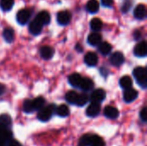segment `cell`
Wrapping results in <instances>:
<instances>
[{
  "label": "cell",
  "instance_id": "6da1fadb",
  "mask_svg": "<svg viewBox=\"0 0 147 146\" xmlns=\"http://www.w3.org/2000/svg\"><path fill=\"white\" fill-rule=\"evenodd\" d=\"M137 83L139 85L144 89H146L147 86V73L146 68L144 67H137L134 70L133 72Z\"/></svg>",
  "mask_w": 147,
  "mask_h": 146
},
{
  "label": "cell",
  "instance_id": "7a4b0ae2",
  "mask_svg": "<svg viewBox=\"0 0 147 146\" xmlns=\"http://www.w3.org/2000/svg\"><path fill=\"white\" fill-rule=\"evenodd\" d=\"M31 11L28 9H20L18 11V13L16 14V20L18 22V23H20L21 25H24L26 24L28 20L31 17Z\"/></svg>",
  "mask_w": 147,
  "mask_h": 146
},
{
  "label": "cell",
  "instance_id": "3957f363",
  "mask_svg": "<svg viewBox=\"0 0 147 146\" xmlns=\"http://www.w3.org/2000/svg\"><path fill=\"white\" fill-rule=\"evenodd\" d=\"M53 106H48L46 108H42L38 113V119L41 121H47L50 120L53 114Z\"/></svg>",
  "mask_w": 147,
  "mask_h": 146
},
{
  "label": "cell",
  "instance_id": "277c9868",
  "mask_svg": "<svg viewBox=\"0 0 147 146\" xmlns=\"http://www.w3.org/2000/svg\"><path fill=\"white\" fill-rule=\"evenodd\" d=\"M71 15L70 12H68L67 10H62L57 14V22L59 24L62 26L69 24L71 22Z\"/></svg>",
  "mask_w": 147,
  "mask_h": 146
},
{
  "label": "cell",
  "instance_id": "5b68a950",
  "mask_svg": "<svg viewBox=\"0 0 147 146\" xmlns=\"http://www.w3.org/2000/svg\"><path fill=\"white\" fill-rule=\"evenodd\" d=\"M105 97H106V93L102 89H97L94 90L90 96L92 102H96V103L102 102L105 99Z\"/></svg>",
  "mask_w": 147,
  "mask_h": 146
},
{
  "label": "cell",
  "instance_id": "8992f818",
  "mask_svg": "<svg viewBox=\"0 0 147 146\" xmlns=\"http://www.w3.org/2000/svg\"><path fill=\"white\" fill-rule=\"evenodd\" d=\"M124 60H125L124 55L121 52H114L110 56V59H109L110 63L113 65H115V66H120V65H121L123 64Z\"/></svg>",
  "mask_w": 147,
  "mask_h": 146
},
{
  "label": "cell",
  "instance_id": "52a82bcc",
  "mask_svg": "<svg viewBox=\"0 0 147 146\" xmlns=\"http://www.w3.org/2000/svg\"><path fill=\"white\" fill-rule=\"evenodd\" d=\"M134 52L135 56L137 57H146L147 54V46L146 42L145 40L138 43L136 46L134 47Z\"/></svg>",
  "mask_w": 147,
  "mask_h": 146
},
{
  "label": "cell",
  "instance_id": "ba28073f",
  "mask_svg": "<svg viewBox=\"0 0 147 146\" xmlns=\"http://www.w3.org/2000/svg\"><path fill=\"white\" fill-rule=\"evenodd\" d=\"M138 97V92L130 88V89H125L124 90V93H123V99L127 103H130L136 100V98Z\"/></svg>",
  "mask_w": 147,
  "mask_h": 146
},
{
  "label": "cell",
  "instance_id": "9c48e42d",
  "mask_svg": "<svg viewBox=\"0 0 147 146\" xmlns=\"http://www.w3.org/2000/svg\"><path fill=\"white\" fill-rule=\"evenodd\" d=\"M101 111V106L99 103H96V102H91V104H90V106L87 108L86 110V114L89 117H96L100 114Z\"/></svg>",
  "mask_w": 147,
  "mask_h": 146
},
{
  "label": "cell",
  "instance_id": "30bf717a",
  "mask_svg": "<svg viewBox=\"0 0 147 146\" xmlns=\"http://www.w3.org/2000/svg\"><path fill=\"white\" fill-rule=\"evenodd\" d=\"M35 20L40 22L42 26L44 25H47L50 23L51 22V16L50 14L47 11H40V13H38V15L35 17Z\"/></svg>",
  "mask_w": 147,
  "mask_h": 146
},
{
  "label": "cell",
  "instance_id": "8fae6325",
  "mask_svg": "<svg viewBox=\"0 0 147 146\" xmlns=\"http://www.w3.org/2000/svg\"><path fill=\"white\" fill-rule=\"evenodd\" d=\"M134 15L135 18H137L139 20H143L146 16V7L142 3L137 5L136 8L134 9Z\"/></svg>",
  "mask_w": 147,
  "mask_h": 146
},
{
  "label": "cell",
  "instance_id": "7c38bea8",
  "mask_svg": "<svg viewBox=\"0 0 147 146\" xmlns=\"http://www.w3.org/2000/svg\"><path fill=\"white\" fill-rule=\"evenodd\" d=\"M40 53L42 59H50L53 58L54 54V50L53 47L49 46H44L40 49Z\"/></svg>",
  "mask_w": 147,
  "mask_h": 146
},
{
  "label": "cell",
  "instance_id": "4fadbf2b",
  "mask_svg": "<svg viewBox=\"0 0 147 146\" xmlns=\"http://www.w3.org/2000/svg\"><path fill=\"white\" fill-rule=\"evenodd\" d=\"M42 27H43V26L34 19V20H33V21L30 22L29 27H28V29H29V32H30L32 34H34V35H38V34H40L41 33V31H42Z\"/></svg>",
  "mask_w": 147,
  "mask_h": 146
},
{
  "label": "cell",
  "instance_id": "5bb4252c",
  "mask_svg": "<svg viewBox=\"0 0 147 146\" xmlns=\"http://www.w3.org/2000/svg\"><path fill=\"white\" fill-rule=\"evenodd\" d=\"M104 115L109 119H116L119 116V110L113 106H108L104 108Z\"/></svg>",
  "mask_w": 147,
  "mask_h": 146
},
{
  "label": "cell",
  "instance_id": "9a60e30c",
  "mask_svg": "<svg viewBox=\"0 0 147 146\" xmlns=\"http://www.w3.org/2000/svg\"><path fill=\"white\" fill-rule=\"evenodd\" d=\"M84 62L90 66H95L98 62V57L95 52H90L84 57Z\"/></svg>",
  "mask_w": 147,
  "mask_h": 146
},
{
  "label": "cell",
  "instance_id": "2e32d148",
  "mask_svg": "<svg viewBox=\"0 0 147 146\" xmlns=\"http://www.w3.org/2000/svg\"><path fill=\"white\" fill-rule=\"evenodd\" d=\"M101 40H102V35L97 32L91 33L88 36V42L91 46H98L101 43Z\"/></svg>",
  "mask_w": 147,
  "mask_h": 146
},
{
  "label": "cell",
  "instance_id": "e0dca14e",
  "mask_svg": "<svg viewBox=\"0 0 147 146\" xmlns=\"http://www.w3.org/2000/svg\"><path fill=\"white\" fill-rule=\"evenodd\" d=\"M82 77L80 74L78 73H73L71 75L69 76L68 77V81H69V83L73 86V87H79L80 86V83L82 82Z\"/></svg>",
  "mask_w": 147,
  "mask_h": 146
},
{
  "label": "cell",
  "instance_id": "ac0fdd59",
  "mask_svg": "<svg viewBox=\"0 0 147 146\" xmlns=\"http://www.w3.org/2000/svg\"><path fill=\"white\" fill-rule=\"evenodd\" d=\"M99 8H100V5H99V2L97 0H89L86 4L87 11L91 14L96 13L99 10Z\"/></svg>",
  "mask_w": 147,
  "mask_h": 146
},
{
  "label": "cell",
  "instance_id": "d6986e66",
  "mask_svg": "<svg viewBox=\"0 0 147 146\" xmlns=\"http://www.w3.org/2000/svg\"><path fill=\"white\" fill-rule=\"evenodd\" d=\"M3 39L5 40V41H7L8 43H11L14 40V38H15L14 30L11 28H4V30L3 32Z\"/></svg>",
  "mask_w": 147,
  "mask_h": 146
},
{
  "label": "cell",
  "instance_id": "ffe728a7",
  "mask_svg": "<svg viewBox=\"0 0 147 146\" xmlns=\"http://www.w3.org/2000/svg\"><path fill=\"white\" fill-rule=\"evenodd\" d=\"M12 124L11 118L8 114H2L0 115V127L8 129Z\"/></svg>",
  "mask_w": 147,
  "mask_h": 146
},
{
  "label": "cell",
  "instance_id": "44dd1931",
  "mask_svg": "<svg viewBox=\"0 0 147 146\" xmlns=\"http://www.w3.org/2000/svg\"><path fill=\"white\" fill-rule=\"evenodd\" d=\"M112 50V46L109 42H101L98 45V51L102 55H108Z\"/></svg>",
  "mask_w": 147,
  "mask_h": 146
},
{
  "label": "cell",
  "instance_id": "7402d4cb",
  "mask_svg": "<svg viewBox=\"0 0 147 146\" xmlns=\"http://www.w3.org/2000/svg\"><path fill=\"white\" fill-rule=\"evenodd\" d=\"M90 28L95 31V32H98L100 31L102 28V22L101 19L96 17V18H93L90 22Z\"/></svg>",
  "mask_w": 147,
  "mask_h": 146
},
{
  "label": "cell",
  "instance_id": "603a6c76",
  "mask_svg": "<svg viewBox=\"0 0 147 146\" xmlns=\"http://www.w3.org/2000/svg\"><path fill=\"white\" fill-rule=\"evenodd\" d=\"M84 91H90L92 89V88L94 87V83L91 79L90 78H84L82 79V82L80 83L79 86Z\"/></svg>",
  "mask_w": 147,
  "mask_h": 146
},
{
  "label": "cell",
  "instance_id": "cb8c5ba5",
  "mask_svg": "<svg viewBox=\"0 0 147 146\" xmlns=\"http://www.w3.org/2000/svg\"><path fill=\"white\" fill-rule=\"evenodd\" d=\"M120 85L124 89H130V88H132V85H133V80L130 77L124 76L120 80Z\"/></svg>",
  "mask_w": 147,
  "mask_h": 146
},
{
  "label": "cell",
  "instance_id": "d4e9b609",
  "mask_svg": "<svg viewBox=\"0 0 147 146\" xmlns=\"http://www.w3.org/2000/svg\"><path fill=\"white\" fill-rule=\"evenodd\" d=\"M105 142L104 140L97 136V135H91L90 138V146H105Z\"/></svg>",
  "mask_w": 147,
  "mask_h": 146
},
{
  "label": "cell",
  "instance_id": "484cf974",
  "mask_svg": "<svg viewBox=\"0 0 147 146\" xmlns=\"http://www.w3.org/2000/svg\"><path fill=\"white\" fill-rule=\"evenodd\" d=\"M56 113L60 117H66L69 115L70 114V110H69V108L65 105V104H62L60 106H59L56 109Z\"/></svg>",
  "mask_w": 147,
  "mask_h": 146
},
{
  "label": "cell",
  "instance_id": "4316f807",
  "mask_svg": "<svg viewBox=\"0 0 147 146\" xmlns=\"http://www.w3.org/2000/svg\"><path fill=\"white\" fill-rule=\"evenodd\" d=\"M78 97V95L75 91H69L65 95V100L67 101V102H69L71 104H76Z\"/></svg>",
  "mask_w": 147,
  "mask_h": 146
},
{
  "label": "cell",
  "instance_id": "83f0119b",
  "mask_svg": "<svg viewBox=\"0 0 147 146\" xmlns=\"http://www.w3.org/2000/svg\"><path fill=\"white\" fill-rule=\"evenodd\" d=\"M14 5V0H0V7L3 11H9Z\"/></svg>",
  "mask_w": 147,
  "mask_h": 146
},
{
  "label": "cell",
  "instance_id": "f1b7e54d",
  "mask_svg": "<svg viewBox=\"0 0 147 146\" xmlns=\"http://www.w3.org/2000/svg\"><path fill=\"white\" fill-rule=\"evenodd\" d=\"M45 100L42 97H37L33 101V105L34 110H40L42 108H44Z\"/></svg>",
  "mask_w": 147,
  "mask_h": 146
},
{
  "label": "cell",
  "instance_id": "f546056e",
  "mask_svg": "<svg viewBox=\"0 0 147 146\" xmlns=\"http://www.w3.org/2000/svg\"><path fill=\"white\" fill-rule=\"evenodd\" d=\"M22 108H23V111L25 113H33L34 111V105H33V101H31V100L24 101L23 105H22Z\"/></svg>",
  "mask_w": 147,
  "mask_h": 146
},
{
  "label": "cell",
  "instance_id": "4dcf8cb0",
  "mask_svg": "<svg viewBox=\"0 0 147 146\" xmlns=\"http://www.w3.org/2000/svg\"><path fill=\"white\" fill-rule=\"evenodd\" d=\"M89 101V97L87 95L85 94H81V95H78V100H77V102L76 104L78 106H80V107H83Z\"/></svg>",
  "mask_w": 147,
  "mask_h": 146
},
{
  "label": "cell",
  "instance_id": "1f68e13d",
  "mask_svg": "<svg viewBox=\"0 0 147 146\" xmlns=\"http://www.w3.org/2000/svg\"><path fill=\"white\" fill-rule=\"evenodd\" d=\"M90 138L91 135L90 134H86L84 135L81 139H80V145L81 146H90Z\"/></svg>",
  "mask_w": 147,
  "mask_h": 146
},
{
  "label": "cell",
  "instance_id": "d6a6232c",
  "mask_svg": "<svg viewBox=\"0 0 147 146\" xmlns=\"http://www.w3.org/2000/svg\"><path fill=\"white\" fill-rule=\"evenodd\" d=\"M130 7H131V1L130 0H125L124 3L122 5V12L123 13L128 12Z\"/></svg>",
  "mask_w": 147,
  "mask_h": 146
},
{
  "label": "cell",
  "instance_id": "836d02e7",
  "mask_svg": "<svg viewBox=\"0 0 147 146\" xmlns=\"http://www.w3.org/2000/svg\"><path fill=\"white\" fill-rule=\"evenodd\" d=\"M140 119L144 121V122H146L147 120V108H144L142 110H141V112H140Z\"/></svg>",
  "mask_w": 147,
  "mask_h": 146
},
{
  "label": "cell",
  "instance_id": "e575fe53",
  "mask_svg": "<svg viewBox=\"0 0 147 146\" xmlns=\"http://www.w3.org/2000/svg\"><path fill=\"white\" fill-rule=\"evenodd\" d=\"M102 4L105 7H111L114 3V0H101Z\"/></svg>",
  "mask_w": 147,
  "mask_h": 146
},
{
  "label": "cell",
  "instance_id": "d590c367",
  "mask_svg": "<svg viewBox=\"0 0 147 146\" xmlns=\"http://www.w3.org/2000/svg\"><path fill=\"white\" fill-rule=\"evenodd\" d=\"M7 146H22V145H21V144H20L18 141H16V140H10V141H9L8 145Z\"/></svg>",
  "mask_w": 147,
  "mask_h": 146
},
{
  "label": "cell",
  "instance_id": "8d00e7d4",
  "mask_svg": "<svg viewBox=\"0 0 147 146\" xmlns=\"http://www.w3.org/2000/svg\"><path fill=\"white\" fill-rule=\"evenodd\" d=\"M5 92V86L3 83H0V96H2Z\"/></svg>",
  "mask_w": 147,
  "mask_h": 146
},
{
  "label": "cell",
  "instance_id": "74e56055",
  "mask_svg": "<svg viewBox=\"0 0 147 146\" xmlns=\"http://www.w3.org/2000/svg\"><path fill=\"white\" fill-rule=\"evenodd\" d=\"M9 142L3 141V140H0V146H7Z\"/></svg>",
  "mask_w": 147,
  "mask_h": 146
}]
</instances>
